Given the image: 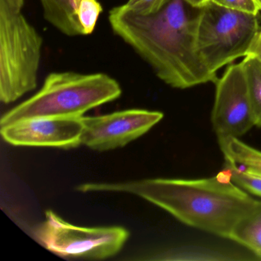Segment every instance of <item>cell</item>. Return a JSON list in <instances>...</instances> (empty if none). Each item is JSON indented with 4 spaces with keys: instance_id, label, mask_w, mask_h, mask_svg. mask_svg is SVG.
<instances>
[{
    "instance_id": "obj_2",
    "label": "cell",
    "mask_w": 261,
    "mask_h": 261,
    "mask_svg": "<svg viewBox=\"0 0 261 261\" xmlns=\"http://www.w3.org/2000/svg\"><path fill=\"white\" fill-rule=\"evenodd\" d=\"M184 0H170L160 12L136 14L121 6L110 10L113 32L129 45L166 85L186 89L216 83L218 77L201 60L195 45V16Z\"/></svg>"
},
{
    "instance_id": "obj_13",
    "label": "cell",
    "mask_w": 261,
    "mask_h": 261,
    "mask_svg": "<svg viewBox=\"0 0 261 261\" xmlns=\"http://www.w3.org/2000/svg\"><path fill=\"white\" fill-rule=\"evenodd\" d=\"M241 64L245 76L255 126L261 128V62L248 55Z\"/></svg>"
},
{
    "instance_id": "obj_1",
    "label": "cell",
    "mask_w": 261,
    "mask_h": 261,
    "mask_svg": "<svg viewBox=\"0 0 261 261\" xmlns=\"http://www.w3.org/2000/svg\"><path fill=\"white\" fill-rule=\"evenodd\" d=\"M79 192L137 195L164 209L187 225L230 238L238 221L257 201L235 184L227 170L201 179L149 178L119 182H88Z\"/></svg>"
},
{
    "instance_id": "obj_17",
    "label": "cell",
    "mask_w": 261,
    "mask_h": 261,
    "mask_svg": "<svg viewBox=\"0 0 261 261\" xmlns=\"http://www.w3.org/2000/svg\"><path fill=\"white\" fill-rule=\"evenodd\" d=\"M170 0H128L122 7L125 10L142 16H149L160 12Z\"/></svg>"
},
{
    "instance_id": "obj_19",
    "label": "cell",
    "mask_w": 261,
    "mask_h": 261,
    "mask_svg": "<svg viewBox=\"0 0 261 261\" xmlns=\"http://www.w3.org/2000/svg\"><path fill=\"white\" fill-rule=\"evenodd\" d=\"M249 55L254 56L261 62V30L259 31L257 37L255 39Z\"/></svg>"
},
{
    "instance_id": "obj_5",
    "label": "cell",
    "mask_w": 261,
    "mask_h": 261,
    "mask_svg": "<svg viewBox=\"0 0 261 261\" xmlns=\"http://www.w3.org/2000/svg\"><path fill=\"white\" fill-rule=\"evenodd\" d=\"M257 15L208 3L195 16V45L212 72L246 57L259 31Z\"/></svg>"
},
{
    "instance_id": "obj_15",
    "label": "cell",
    "mask_w": 261,
    "mask_h": 261,
    "mask_svg": "<svg viewBox=\"0 0 261 261\" xmlns=\"http://www.w3.org/2000/svg\"><path fill=\"white\" fill-rule=\"evenodd\" d=\"M103 11L98 0H80L77 9V18L85 36L92 34Z\"/></svg>"
},
{
    "instance_id": "obj_9",
    "label": "cell",
    "mask_w": 261,
    "mask_h": 261,
    "mask_svg": "<svg viewBox=\"0 0 261 261\" xmlns=\"http://www.w3.org/2000/svg\"><path fill=\"white\" fill-rule=\"evenodd\" d=\"M81 117H36L1 127V136L16 146L71 149L81 146Z\"/></svg>"
},
{
    "instance_id": "obj_12",
    "label": "cell",
    "mask_w": 261,
    "mask_h": 261,
    "mask_svg": "<svg viewBox=\"0 0 261 261\" xmlns=\"http://www.w3.org/2000/svg\"><path fill=\"white\" fill-rule=\"evenodd\" d=\"M229 239L247 247L261 259V201L238 221Z\"/></svg>"
},
{
    "instance_id": "obj_7",
    "label": "cell",
    "mask_w": 261,
    "mask_h": 261,
    "mask_svg": "<svg viewBox=\"0 0 261 261\" xmlns=\"http://www.w3.org/2000/svg\"><path fill=\"white\" fill-rule=\"evenodd\" d=\"M160 111L129 109L95 117H82L81 146L103 152L123 147L161 121Z\"/></svg>"
},
{
    "instance_id": "obj_8",
    "label": "cell",
    "mask_w": 261,
    "mask_h": 261,
    "mask_svg": "<svg viewBox=\"0 0 261 261\" xmlns=\"http://www.w3.org/2000/svg\"><path fill=\"white\" fill-rule=\"evenodd\" d=\"M215 85L212 122L218 140L239 138L255 126L241 64L227 67Z\"/></svg>"
},
{
    "instance_id": "obj_10",
    "label": "cell",
    "mask_w": 261,
    "mask_h": 261,
    "mask_svg": "<svg viewBox=\"0 0 261 261\" xmlns=\"http://www.w3.org/2000/svg\"><path fill=\"white\" fill-rule=\"evenodd\" d=\"M45 20L65 36H85L77 18L80 0H40Z\"/></svg>"
},
{
    "instance_id": "obj_4",
    "label": "cell",
    "mask_w": 261,
    "mask_h": 261,
    "mask_svg": "<svg viewBox=\"0 0 261 261\" xmlns=\"http://www.w3.org/2000/svg\"><path fill=\"white\" fill-rule=\"evenodd\" d=\"M43 39L21 12L0 0V100L12 103L34 91Z\"/></svg>"
},
{
    "instance_id": "obj_22",
    "label": "cell",
    "mask_w": 261,
    "mask_h": 261,
    "mask_svg": "<svg viewBox=\"0 0 261 261\" xmlns=\"http://www.w3.org/2000/svg\"><path fill=\"white\" fill-rule=\"evenodd\" d=\"M255 2H256V5L258 6L259 10L261 11V0H255Z\"/></svg>"
},
{
    "instance_id": "obj_16",
    "label": "cell",
    "mask_w": 261,
    "mask_h": 261,
    "mask_svg": "<svg viewBox=\"0 0 261 261\" xmlns=\"http://www.w3.org/2000/svg\"><path fill=\"white\" fill-rule=\"evenodd\" d=\"M175 255L179 256V259H205V260H222V259H233L223 252L211 250L204 247H190L181 249Z\"/></svg>"
},
{
    "instance_id": "obj_6",
    "label": "cell",
    "mask_w": 261,
    "mask_h": 261,
    "mask_svg": "<svg viewBox=\"0 0 261 261\" xmlns=\"http://www.w3.org/2000/svg\"><path fill=\"white\" fill-rule=\"evenodd\" d=\"M44 247L63 257L105 259L119 253L129 233L120 226L85 227L62 219L51 210L36 230Z\"/></svg>"
},
{
    "instance_id": "obj_18",
    "label": "cell",
    "mask_w": 261,
    "mask_h": 261,
    "mask_svg": "<svg viewBox=\"0 0 261 261\" xmlns=\"http://www.w3.org/2000/svg\"><path fill=\"white\" fill-rule=\"evenodd\" d=\"M217 5L237 11L258 15L259 9L255 0H210Z\"/></svg>"
},
{
    "instance_id": "obj_14",
    "label": "cell",
    "mask_w": 261,
    "mask_h": 261,
    "mask_svg": "<svg viewBox=\"0 0 261 261\" xmlns=\"http://www.w3.org/2000/svg\"><path fill=\"white\" fill-rule=\"evenodd\" d=\"M224 169L229 172L235 184L253 195L261 197V176L244 170L226 158H224Z\"/></svg>"
},
{
    "instance_id": "obj_11",
    "label": "cell",
    "mask_w": 261,
    "mask_h": 261,
    "mask_svg": "<svg viewBox=\"0 0 261 261\" xmlns=\"http://www.w3.org/2000/svg\"><path fill=\"white\" fill-rule=\"evenodd\" d=\"M218 140L224 158L233 162L244 170L261 176V151L235 137Z\"/></svg>"
},
{
    "instance_id": "obj_20",
    "label": "cell",
    "mask_w": 261,
    "mask_h": 261,
    "mask_svg": "<svg viewBox=\"0 0 261 261\" xmlns=\"http://www.w3.org/2000/svg\"><path fill=\"white\" fill-rule=\"evenodd\" d=\"M13 11L21 12L24 7V0H4Z\"/></svg>"
},
{
    "instance_id": "obj_21",
    "label": "cell",
    "mask_w": 261,
    "mask_h": 261,
    "mask_svg": "<svg viewBox=\"0 0 261 261\" xmlns=\"http://www.w3.org/2000/svg\"><path fill=\"white\" fill-rule=\"evenodd\" d=\"M188 6L192 8L200 9L205 5L210 0H184Z\"/></svg>"
},
{
    "instance_id": "obj_3",
    "label": "cell",
    "mask_w": 261,
    "mask_h": 261,
    "mask_svg": "<svg viewBox=\"0 0 261 261\" xmlns=\"http://www.w3.org/2000/svg\"><path fill=\"white\" fill-rule=\"evenodd\" d=\"M121 94L120 84L103 73H50L36 94L3 116L0 126L36 117H83L90 110L117 100Z\"/></svg>"
}]
</instances>
